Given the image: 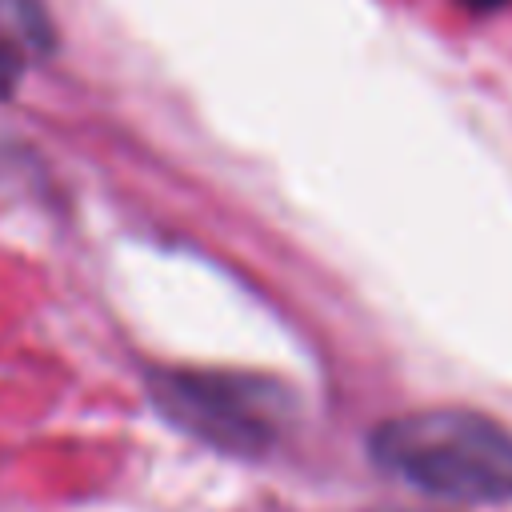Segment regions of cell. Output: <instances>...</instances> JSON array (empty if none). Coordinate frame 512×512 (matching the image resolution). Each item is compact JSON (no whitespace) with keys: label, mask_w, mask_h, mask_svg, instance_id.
Returning a JSON list of instances; mask_svg holds the SVG:
<instances>
[{"label":"cell","mask_w":512,"mask_h":512,"mask_svg":"<svg viewBox=\"0 0 512 512\" xmlns=\"http://www.w3.org/2000/svg\"><path fill=\"white\" fill-rule=\"evenodd\" d=\"M368 452L400 484L456 504H512V428L476 408H420L372 428Z\"/></svg>","instance_id":"obj_1"},{"label":"cell","mask_w":512,"mask_h":512,"mask_svg":"<svg viewBox=\"0 0 512 512\" xmlns=\"http://www.w3.org/2000/svg\"><path fill=\"white\" fill-rule=\"evenodd\" d=\"M152 392L168 420L232 456H264L288 424V392L248 372H156Z\"/></svg>","instance_id":"obj_2"},{"label":"cell","mask_w":512,"mask_h":512,"mask_svg":"<svg viewBox=\"0 0 512 512\" xmlns=\"http://www.w3.org/2000/svg\"><path fill=\"white\" fill-rule=\"evenodd\" d=\"M0 20L32 48H52V20L40 0H0Z\"/></svg>","instance_id":"obj_3"},{"label":"cell","mask_w":512,"mask_h":512,"mask_svg":"<svg viewBox=\"0 0 512 512\" xmlns=\"http://www.w3.org/2000/svg\"><path fill=\"white\" fill-rule=\"evenodd\" d=\"M16 80H20V56L0 40V96H8L16 88Z\"/></svg>","instance_id":"obj_4"},{"label":"cell","mask_w":512,"mask_h":512,"mask_svg":"<svg viewBox=\"0 0 512 512\" xmlns=\"http://www.w3.org/2000/svg\"><path fill=\"white\" fill-rule=\"evenodd\" d=\"M456 4H464L468 12H496V8H504L508 0H456Z\"/></svg>","instance_id":"obj_5"},{"label":"cell","mask_w":512,"mask_h":512,"mask_svg":"<svg viewBox=\"0 0 512 512\" xmlns=\"http://www.w3.org/2000/svg\"><path fill=\"white\" fill-rule=\"evenodd\" d=\"M404 512H420V508H404Z\"/></svg>","instance_id":"obj_6"}]
</instances>
